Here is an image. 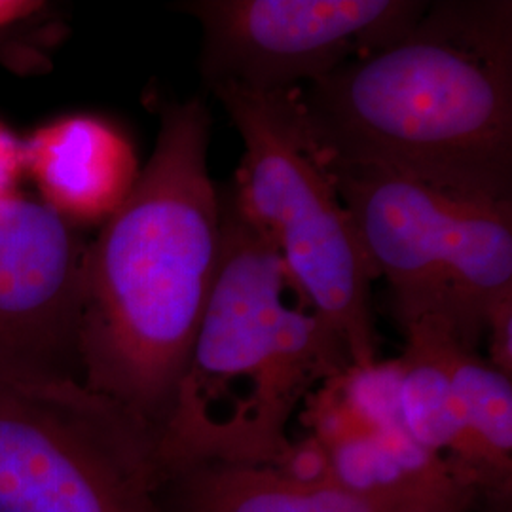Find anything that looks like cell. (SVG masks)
Wrapping results in <instances>:
<instances>
[{"instance_id":"17","label":"cell","mask_w":512,"mask_h":512,"mask_svg":"<svg viewBox=\"0 0 512 512\" xmlns=\"http://www.w3.org/2000/svg\"><path fill=\"white\" fill-rule=\"evenodd\" d=\"M484 334L490 338V365L512 378V294L495 302Z\"/></svg>"},{"instance_id":"7","label":"cell","mask_w":512,"mask_h":512,"mask_svg":"<svg viewBox=\"0 0 512 512\" xmlns=\"http://www.w3.org/2000/svg\"><path fill=\"white\" fill-rule=\"evenodd\" d=\"M418 0H190L200 21V71L209 88L279 92L313 84L406 33Z\"/></svg>"},{"instance_id":"12","label":"cell","mask_w":512,"mask_h":512,"mask_svg":"<svg viewBox=\"0 0 512 512\" xmlns=\"http://www.w3.org/2000/svg\"><path fill=\"white\" fill-rule=\"evenodd\" d=\"M403 332L406 348L399 357L403 427L456 471L463 452V427L450 382V351L459 340L448 325L433 317L420 319Z\"/></svg>"},{"instance_id":"15","label":"cell","mask_w":512,"mask_h":512,"mask_svg":"<svg viewBox=\"0 0 512 512\" xmlns=\"http://www.w3.org/2000/svg\"><path fill=\"white\" fill-rule=\"evenodd\" d=\"M349 412L368 431L401 429V359L349 365L329 378ZM404 429V427H403Z\"/></svg>"},{"instance_id":"13","label":"cell","mask_w":512,"mask_h":512,"mask_svg":"<svg viewBox=\"0 0 512 512\" xmlns=\"http://www.w3.org/2000/svg\"><path fill=\"white\" fill-rule=\"evenodd\" d=\"M177 482L175 512H370L336 486L306 488L264 465L205 463Z\"/></svg>"},{"instance_id":"1","label":"cell","mask_w":512,"mask_h":512,"mask_svg":"<svg viewBox=\"0 0 512 512\" xmlns=\"http://www.w3.org/2000/svg\"><path fill=\"white\" fill-rule=\"evenodd\" d=\"M152 156L88 243L76 357L80 384L158 437L175 399L222 247L220 190L207 167L211 114L160 101Z\"/></svg>"},{"instance_id":"14","label":"cell","mask_w":512,"mask_h":512,"mask_svg":"<svg viewBox=\"0 0 512 512\" xmlns=\"http://www.w3.org/2000/svg\"><path fill=\"white\" fill-rule=\"evenodd\" d=\"M65 37L59 10L40 0H0V65L16 74L50 71V52Z\"/></svg>"},{"instance_id":"11","label":"cell","mask_w":512,"mask_h":512,"mask_svg":"<svg viewBox=\"0 0 512 512\" xmlns=\"http://www.w3.org/2000/svg\"><path fill=\"white\" fill-rule=\"evenodd\" d=\"M450 382L463 427L456 473L480 497L505 503L512 486L511 376L456 342L450 351Z\"/></svg>"},{"instance_id":"10","label":"cell","mask_w":512,"mask_h":512,"mask_svg":"<svg viewBox=\"0 0 512 512\" xmlns=\"http://www.w3.org/2000/svg\"><path fill=\"white\" fill-rule=\"evenodd\" d=\"M327 450L330 484L370 512H467L480 497L403 427L363 431Z\"/></svg>"},{"instance_id":"6","label":"cell","mask_w":512,"mask_h":512,"mask_svg":"<svg viewBox=\"0 0 512 512\" xmlns=\"http://www.w3.org/2000/svg\"><path fill=\"white\" fill-rule=\"evenodd\" d=\"M156 435L76 378L0 374V512H164Z\"/></svg>"},{"instance_id":"18","label":"cell","mask_w":512,"mask_h":512,"mask_svg":"<svg viewBox=\"0 0 512 512\" xmlns=\"http://www.w3.org/2000/svg\"><path fill=\"white\" fill-rule=\"evenodd\" d=\"M25 175V150L16 133L0 122V198L16 194Z\"/></svg>"},{"instance_id":"2","label":"cell","mask_w":512,"mask_h":512,"mask_svg":"<svg viewBox=\"0 0 512 512\" xmlns=\"http://www.w3.org/2000/svg\"><path fill=\"white\" fill-rule=\"evenodd\" d=\"M298 103L325 165L512 202V2L427 4L384 48L300 86Z\"/></svg>"},{"instance_id":"3","label":"cell","mask_w":512,"mask_h":512,"mask_svg":"<svg viewBox=\"0 0 512 512\" xmlns=\"http://www.w3.org/2000/svg\"><path fill=\"white\" fill-rule=\"evenodd\" d=\"M220 207L215 285L156 437L164 478L205 463L272 467L291 444L296 406L351 365L340 334L311 310L230 190Z\"/></svg>"},{"instance_id":"8","label":"cell","mask_w":512,"mask_h":512,"mask_svg":"<svg viewBox=\"0 0 512 512\" xmlns=\"http://www.w3.org/2000/svg\"><path fill=\"white\" fill-rule=\"evenodd\" d=\"M86 249L46 203L0 198V374L76 378Z\"/></svg>"},{"instance_id":"16","label":"cell","mask_w":512,"mask_h":512,"mask_svg":"<svg viewBox=\"0 0 512 512\" xmlns=\"http://www.w3.org/2000/svg\"><path fill=\"white\" fill-rule=\"evenodd\" d=\"M279 475L306 488H323L330 484L329 450L323 442L308 435L291 442L285 454L272 465Z\"/></svg>"},{"instance_id":"5","label":"cell","mask_w":512,"mask_h":512,"mask_svg":"<svg viewBox=\"0 0 512 512\" xmlns=\"http://www.w3.org/2000/svg\"><path fill=\"white\" fill-rule=\"evenodd\" d=\"M401 329L439 319L475 351L512 294V202L463 200L372 165H327Z\"/></svg>"},{"instance_id":"9","label":"cell","mask_w":512,"mask_h":512,"mask_svg":"<svg viewBox=\"0 0 512 512\" xmlns=\"http://www.w3.org/2000/svg\"><path fill=\"white\" fill-rule=\"evenodd\" d=\"M23 150L44 203L74 226L103 224L141 173L128 135L97 114L61 116L23 141Z\"/></svg>"},{"instance_id":"4","label":"cell","mask_w":512,"mask_h":512,"mask_svg":"<svg viewBox=\"0 0 512 512\" xmlns=\"http://www.w3.org/2000/svg\"><path fill=\"white\" fill-rule=\"evenodd\" d=\"M211 90L243 141L230 188L239 213L272 239L311 310L348 346L351 365L374 361L370 285L378 274L311 141L300 88L253 92L226 84Z\"/></svg>"}]
</instances>
